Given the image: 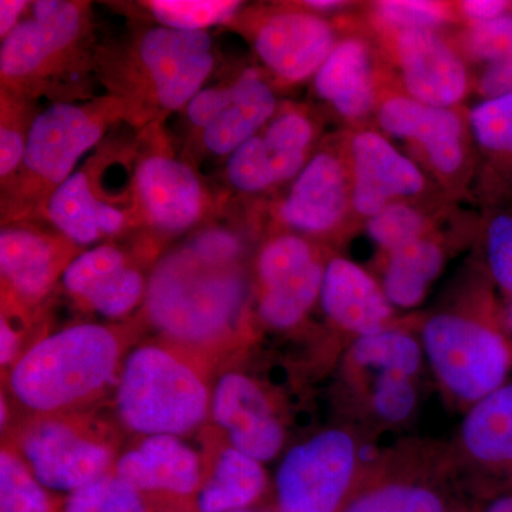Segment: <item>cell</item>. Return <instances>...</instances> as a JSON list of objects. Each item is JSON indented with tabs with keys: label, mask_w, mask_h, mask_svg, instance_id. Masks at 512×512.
Listing matches in <instances>:
<instances>
[{
	"label": "cell",
	"mask_w": 512,
	"mask_h": 512,
	"mask_svg": "<svg viewBox=\"0 0 512 512\" xmlns=\"http://www.w3.org/2000/svg\"><path fill=\"white\" fill-rule=\"evenodd\" d=\"M136 140L104 144L50 198L46 221L77 247L141 227L133 183Z\"/></svg>",
	"instance_id": "obj_7"
},
{
	"label": "cell",
	"mask_w": 512,
	"mask_h": 512,
	"mask_svg": "<svg viewBox=\"0 0 512 512\" xmlns=\"http://www.w3.org/2000/svg\"><path fill=\"white\" fill-rule=\"evenodd\" d=\"M0 512H55L46 488L10 447L0 453Z\"/></svg>",
	"instance_id": "obj_32"
},
{
	"label": "cell",
	"mask_w": 512,
	"mask_h": 512,
	"mask_svg": "<svg viewBox=\"0 0 512 512\" xmlns=\"http://www.w3.org/2000/svg\"><path fill=\"white\" fill-rule=\"evenodd\" d=\"M348 207V178L342 163L319 153L306 163L279 207L286 227L305 234H323L339 224Z\"/></svg>",
	"instance_id": "obj_22"
},
{
	"label": "cell",
	"mask_w": 512,
	"mask_h": 512,
	"mask_svg": "<svg viewBox=\"0 0 512 512\" xmlns=\"http://www.w3.org/2000/svg\"><path fill=\"white\" fill-rule=\"evenodd\" d=\"M266 488L264 466L237 448L227 447L215 458L210 477L195 495L198 512L248 510Z\"/></svg>",
	"instance_id": "obj_27"
},
{
	"label": "cell",
	"mask_w": 512,
	"mask_h": 512,
	"mask_svg": "<svg viewBox=\"0 0 512 512\" xmlns=\"http://www.w3.org/2000/svg\"><path fill=\"white\" fill-rule=\"evenodd\" d=\"M423 228L424 220L420 212L404 204H389L367 222L370 238L390 252L420 239Z\"/></svg>",
	"instance_id": "obj_36"
},
{
	"label": "cell",
	"mask_w": 512,
	"mask_h": 512,
	"mask_svg": "<svg viewBox=\"0 0 512 512\" xmlns=\"http://www.w3.org/2000/svg\"><path fill=\"white\" fill-rule=\"evenodd\" d=\"M256 274L261 285L259 318L271 328L289 329L318 301L325 268L308 241L289 234L261 249Z\"/></svg>",
	"instance_id": "obj_14"
},
{
	"label": "cell",
	"mask_w": 512,
	"mask_h": 512,
	"mask_svg": "<svg viewBox=\"0 0 512 512\" xmlns=\"http://www.w3.org/2000/svg\"><path fill=\"white\" fill-rule=\"evenodd\" d=\"M470 123L485 151L512 161V93L478 104L471 110Z\"/></svg>",
	"instance_id": "obj_35"
},
{
	"label": "cell",
	"mask_w": 512,
	"mask_h": 512,
	"mask_svg": "<svg viewBox=\"0 0 512 512\" xmlns=\"http://www.w3.org/2000/svg\"><path fill=\"white\" fill-rule=\"evenodd\" d=\"M251 40L266 69L286 83H299L318 73L336 46L328 20L303 9L262 16L252 26Z\"/></svg>",
	"instance_id": "obj_16"
},
{
	"label": "cell",
	"mask_w": 512,
	"mask_h": 512,
	"mask_svg": "<svg viewBox=\"0 0 512 512\" xmlns=\"http://www.w3.org/2000/svg\"><path fill=\"white\" fill-rule=\"evenodd\" d=\"M126 101L106 93L80 101L53 103L39 111L30 128L19 170L2 185V225L47 222L50 198L79 168L107 131L127 123Z\"/></svg>",
	"instance_id": "obj_3"
},
{
	"label": "cell",
	"mask_w": 512,
	"mask_h": 512,
	"mask_svg": "<svg viewBox=\"0 0 512 512\" xmlns=\"http://www.w3.org/2000/svg\"><path fill=\"white\" fill-rule=\"evenodd\" d=\"M487 258L494 281L512 301V215H497L488 225Z\"/></svg>",
	"instance_id": "obj_40"
},
{
	"label": "cell",
	"mask_w": 512,
	"mask_h": 512,
	"mask_svg": "<svg viewBox=\"0 0 512 512\" xmlns=\"http://www.w3.org/2000/svg\"><path fill=\"white\" fill-rule=\"evenodd\" d=\"M342 512H454L439 491L426 484L392 481L356 494Z\"/></svg>",
	"instance_id": "obj_31"
},
{
	"label": "cell",
	"mask_w": 512,
	"mask_h": 512,
	"mask_svg": "<svg viewBox=\"0 0 512 512\" xmlns=\"http://www.w3.org/2000/svg\"><path fill=\"white\" fill-rule=\"evenodd\" d=\"M315 90L348 119L365 116L372 109V62L365 43L343 40L315 74Z\"/></svg>",
	"instance_id": "obj_25"
},
{
	"label": "cell",
	"mask_w": 512,
	"mask_h": 512,
	"mask_svg": "<svg viewBox=\"0 0 512 512\" xmlns=\"http://www.w3.org/2000/svg\"><path fill=\"white\" fill-rule=\"evenodd\" d=\"M234 512H272V511H265V510H251V508H248V510H241V511H234ZM275 512V511H274Z\"/></svg>",
	"instance_id": "obj_48"
},
{
	"label": "cell",
	"mask_w": 512,
	"mask_h": 512,
	"mask_svg": "<svg viewBox=\"0 0 512 512\" xmlns=\"http://www.w3.org/2000/svg\"><path fill=\"white\" fill-rule=\"evenodd\" d=\"M466 49L485 63L512 56V10L500 18L474 23L466 35Z\"/></svg>",
	"instance_id": "obj_39"
},
{
	"label": "cell",
	"mask_w": 512,
	"mask_h": 512,
	"mask_svg": "<svg viewBox=\"0 0 512 512\" xmlns=\"http://www.w3.org/2000/svg\"><path fill=\"white\" fill-rule=\"evenodd\" d=\"M20 457L46 490L70 494L114 471V451L69 421H37L23 433Z\"/></svg>",
	"instance_id": "obj_12"
},
{
	"label": "cell",
	"mask_w": 512,
	"mask_h": 512,
	"mask_svg": "<svg viewBox=\"0 0 512 512\" xmlns=\"http://www.w3.org/2000/svg\"><path fill=\"white\" fill-rule=\"evenodd\" d=\"M92 3L37 0L28 15L2 40L0 92L55 103L93 99L84 89L97 76Z\"/></svg>",
	"instance_id": "obj_2"
},
{
	"label": "cell",
	"mask_w": 512,
	"mask_h": 512,
	"mask_svg": "<svg viewBox=\"0 0 512 512\" xmlns=\"http://www.w3.org/2000/svg\"><path fill=\"white\" fill-rule=\"evenodd\" d=\"M59 512H147V505L143 495L111 471L67 494Z\"/></svg>",
	"instance_id": "obj_34"
},
{
	"label": "cell",
	"mask_w": 512,
	"mask_h": 512,
	"mask_svg": "<svg viewBox=\"0 0 512 512\" xmlns=\"http://www.w3.org/2000/svg\"><path fill=\"white\" fill-rule=\"evenodd\" d=\"M461 9L474 23H483L511 12L512 3L507 0H466L461 3Z\"/></svg>",
	"instance_id": "obj_44"
},
{
	"label": "cell",
	"mask_w": 512,
	"mask_h": 512,
	"mask_svg": "<svg viewBox=\"0 0 512 512\" xmlns=\"http://www.w3.org/2000/svg\"><path fill=\"white\" fill-rule=\"evenodd\" d=\"M468 456L494 470L512 471V383L473 404L461 429Z\"/></svg>",
	"instance_id": "obj_26"
},
{
	"label": "cell",
	"mask_w": 512,
	"mask_h": 512,
	"mask_svg": "<svg viewBox=\"0 0 512 512\" xmlns=\"http://www.w3.org/2000/svg\"><path fill=\"white\" fill-rule=\"evenodd\" d=\"M247 295V279L237 264L208 261L184 244L157 262L144 302L148 318L165 336L207 345L234 329Z\"/></svg>",
	"instance_id": "obj_4"
},
{
	"label": "cell",
	"mask_w": 512,
	"mask_h": 512,
	"mask_svg": "<svg viewBox=\"0 0 512 512\" xmlns=\"http://www.w3.org/2000/svg\"><path fill=\"white\" fill-rule=\"evenodd\" d=\"M319 302L333 323L359 338L383 330L392 315L389 299L375 279L345 258L325 266Z\"/></svg>",
	"instance_id": "obj_23"
},
{
	"label": "cell",
	"mask_w": 512,
	"mask_h": 512,
	"mask_svg": "<svg viewBox=\"0 0 512 512\" xmlns=\"http://www.w3.org/2000/svg\"><path fill=\"white\" fill-rule=\"evenodd\" d=\"M30 3L26 0H2L0 2V39H5L25 16Z\"/></svg>",
	"instance_id": "obj_45"
},
{
	"label": "cell",
	"mask_w": 512,
	"mask_h": 512,
	"mask_svg": "<svg viewBox=\"0 0 512 512\" xmlns=\"http://www.w3.org/2000/svg\"><path fill=\"white\" fill-rule=\"evenodd\" d=\"M123 339L96 323L69 326L20 355L9 375L10 392L36 413L63 412L94 399L119 377Z\"/></svg>",
	"instance_id": "obj_5"
},
{
	"label": "cell",
	"mask_w": 512,
	"mask_h": 512,
	"mask_svg": "<svg viewBox=\"0 0 512 512\" xmlns=\"http://www.w3.org/2000/svg\"><path fill=\"white\" fill-rule=\"evenodd\" d=\"M357 447L332 429L291 448L275 477V512H342L355 497Z\"/></svg>",
	"instance_id": "obj_10"
},
{
	"label": "cell",
	"mask_w": 512,
	"mask_h": 512,
	"mask_svg": "<svg viewBox=\"0 0 512 512\" xmlns=\"http://www.w3.org/2000/svg\"><path fill=\"white\" fill-rule=\"evenodd\" d=\"M40 110L36 101L0 92V183L6 184L19 170L33 120Z\"/></svg>",
	"instance_id": "obj_33"
},
{
	"label": "cell",
	"mask_w": 512,
	"mask_h": 512,
	"mask_svg": "<svg viewBox=\"0 0 512 512\" xmlns=\"http://www.w3.org/2000/svg\"><path fill=\"white\" fill-rule=\"evenodd\" d=\"M352 359L357 366L370 367L380 373L413 377L420 369L423 346L409 333L383 329L357 339Z\"/></svg>",
	"instance_id": "obj_30"
},
{
	"label": "cell",
	"mask_w": 512,
	"mask_h": 512,
	"mask_svg": "<svg viewBox=\"0 0 512 512\" xmlns=\"http://www.w3.org/2000/svg\"><path fill=\"white\" fill-rule=\"evenodd\" d=\"M45 222H12L0 231L2 311L25 312L52 292L64 271L84 249Z\"/></svg>",
	"instance_id": "obj_11"
},
{
	"label": "cell",
	"mask_w": 512,
	"mask_h": 512,
	"mask_svg": "<svg viewBox=\"0 0 512 512\" xmlns=\"http://www.w3.org/2000/svg\"><path fill=\"white\" fill-rule=\"evenodd\" d=\"M211 414L227 433L231 447L259 463L274 460L284 446V429L265 393L242 373L221 377L212 392Z\"/></svg>",
	"instance_id": "obj_18"
},
{
	"label": "cell",
	"mask_w": 512,
	"mask_h": 512,
	"mask_svg": "<svg viewBox=\"0 0 512 512\" xmlns=\"http://www.w3.org/2000/svg\"><path fill=\"white\" fill-rule=\"evenodd\" d=\"M478 90L485 100L498 99L512 93V56L487 63Z\"/></svg>",
	"instance_id": "obj_42"
},
{
	"label": "cell",
	"mask_w": 512,
	"mask_h": 512,
	"mask_svg": "<svg viewBox=\"0 0 512 512\" xmlns=\"http://www.w3.org/2000/svg\"><path fill=\"white\" fill-rule=\"evenodd\" d=\"M114 473L141 495H197L202 484L200 454L175 436H148L116 461Z\"/></svg>",
	"instance_id": "obj_20"
},
{
	"label": "cell",
	"mask_w": 512,
	"mask_h": 512,
	"mask_svg": "<svg viewBox=\"0 0 512 512\" xmlns=\"http://www.w3.org/2000/svg\"><path fill=\"white\" fill-rule=\"evenodd\" d=\"M352 202L359 214L375 215L397 197L423 188L419 168L375 131H362L352 140Z\"/></svg>",
	"instance_id": "obj_21"
},
{
	"label": "cell",
	"mask_w": 512,
	"mask_h": 512,
	"mask_svg": "<svg viewBox=\"0 0 512 512\" xmlns=\"http://www.w3.org/2000/svg\"><path fill=\"white\" fill-rule=\"evenodd\" d=\"M379 123L394 137L417 141L441 174L456 173L463 164V128L451 110L427 106L412 97H392L380 107Z\"/></svg>",
	"instance_id": "obj_24"
},
{
	"label": "cell",
	"mask_w": 512,
	"mask_h": 512,
	"mask_svg": "<svg viewBox=\"0 0 512 512\" xmlns=\"http://www.w3.org/2000/svg\"><path fill=\"white\" fill-rule=\"evenodd\" d=\"M372 404L380 419L389 423L406 420L417 404V393L412 377L380 373L373 387Z\"/></svg>",
	"instance_id": "obj_37"
},
{
	"label": "cell",
	"mask_w": 512,
	"mask_h": 512,
	"mask_svg": "<svg viewBox=\"0 0 512 512\" xmlns=\"http://www.w3.org/2000/svg\"><path fill=\"white\" fill-rule=\"evenodd\" d=\"M313 134L312 121L301 111L279 114L228 157L229 184L241 192H259L298 177Z\"/></svg>",
	"instance_id": "obj_15"
},
{
	"label": "cell",
	"mask_w": 512,
	"mask_h": 512,
	"mask_svg": "<svg viewBox=\"0 0 512 512\" xmlns=\"http://www.w3.org/2000/svg\"><path fill=\"white\" fill-rule=\"evenodd\" d=\"M275 94L256 70H245L227 86L204 87L185 114L200 131L208 153L229 157L274 117Z\"/></svg>",
	"instance_id": "obj_13"
},
{
	"label": "cell",
	"mask_w": 512,
	"mask_h": 512,
	"mask_svg": "<svg viewBox=\"0 0 512 512\" xmlns=\"http://www.w3.org/2000/svg\"><path fill=\"white\" fill-rule=\"evenodd\" d=\"M210 389L177 350L144 345L131 352L117 377L116 409L128 430L183 437L211 412Z\"/></svg>",
	"instance_id": "obj_6"
},
{
	"label": "cell",
	"mask_w": 512,
	"mask_h": 512,
	"mask_svg": "<svg viewBox=\"0 0 512 512\" xmlns=\"http://www.w3.org/2000/svg\"><path fill=\"white\" fill-rule=\"evenodd\" d=\"M62 282L74 301L109 319L130 315L146 299L148 285L133 258L114 244L84 249Z\"/></svg>",
	"instance_id": "obj_17"
},
{
	"label": "cell",
	"mask_w": 512,
	"mask_h": 512,
	"mask_svg": "<svg viewBox=\"0 0 512 512\" xmlns=\"http://www.w3.org/2000/svg\"><path fill=\"white\" fill-rule=\"evenodd\" d=\"M244 3L237 0H148L133 3L147 18L163 28L185 32H208L214 26H227Z\"/></svg>",
	"instance_id": "obj_29"
},
{
	"label": "cell",
	"mask_w": 512,
	"mask_h": 512,
	"mask_svg": "<svg viewBox=\"0 0 512 512\" xmlns=\"http://www.w3.org/2000/svg\"><path fill=\"white\" fill-rule=\"evenodd\" d=\"M397 55L404 87L412 99L440 109L463 99L467 92L466 67L433 30H400Z\"/></svg>",
	"instance_id": "obj_19"
},
{
	"label": "cell",
	"mask_w": 512,
	"mask_h": 512,
	"mask_svg": "<svg viewBox=\"0 0 512 512\" xmlns=\"http://www.w3.org/2000/svg\"><path fill=\"white\" fill-rule=\"evenodd\" d=\"M136 138L134 194L141 227L178 235L200 225L211 208L197 171L175 154L164 124H153Z\"/></svg>",
	"instance_id": "obj_9"
},
{
	"label": "cell",
	"mask_w": 512,
	"mask_h": 512,
	"mask_svg": "<svg viewBox=\"0 0 512 512\" xmlns=\"http://www.w3.org/2000/svg\"><path fill=\"white\" fill-rule=\"evenodd\" d=\"M376 13L386 25L407 29H431L448 18L446 6L429 0H384Z\"/></svg>",
	"instance_id": "obj_38"
},
{
	"label": "cell",
	"mask_w": 512,
	"mask_h": 512,
	"mask_svg": "<svg viewBox=\"0 0 512 512\" xmlns=\"http://www.w3.org/2000/svg\"><path fill=\"white\" fill-rule=\"evenodd\" d=\"M510 320H511V323H512V308H511V312H510Z\"/></svg>",
	"instance_id": "obj_49"
},
{
	"label": "cell",
	"mask_w": 512,
	"mask_h": 512,
	"mask_svg": "<svg viewBox=\"0 0 512 512\" xmlns=\"http://www.w3.org/2000/svg\"><path fill=\"white\" fill-rule=\"evenodd\" d=\"M441 265V249L426 239H417L392 252L383 281L390 305L403 309L419 305L430 282L439 275Z\"/></svg>",
	"instance_id": "obj_28"
},
{
	"label": "cell",
	"mask_w": 512,
	"mask_h": 512,
	"mask_svg": "<svg viewBox=\"0 0 512 512\" xmlns=\"http://www.w3.org/2000/svg\"><path fill=\"white\" fill-rule=\"evenodd\" d=\"M421 346L441 384L467 403L505 384L512 345L500 329L460 315L433 316L421 332Z\"/></svg>",
	"instance_id": "obj_8"
},
{
	"label": "cell",
	"mask_w": 512,
	"mask_h": 512,
	"mask_svg": "<svg viewBox=\"0 0 512 512\" xmlns=\"http://www.w3.org/2000/svg\"><path fill=\"white\" fill-rule=\"evenodd\" d=\"M215 66L208 32H185L153 25L138 29L121 46H100L97 79L107 93L126 101L127 124L143 130L164 124L185 109Z\"/></svg>",
	"instance_id": "obj_1"
},
{
	"label": "cell",
	"mask_w": 512,
	"mask_h": 512,
	"mask_svg": "<svg viewBox=\"0 0 512 512\" xmlns=\"http://www.w3.org/2000/svg\"><path fill=\"white\" fill-rule=\"evenodd\" d=\"M20 332L8 313L2 312L0 319V363L2 367L13 366L19 360Z\"/></svg>",
	"instance_id": "obj_43"
},
{
	"label": "cell",
	"mask_w": 512,
	"mask_h": 512,
	"mask_svg": "<svg viewBox=\"0 0 512 512\" xmlns=\"http://www.w3.org/2000/svg\"><path fill=\"white\" fill-rule=\"evenodd\" d=\"M343 5L345 3L339 0H308L302 3L303 8L318 10V12H329V10L342 8Z\"/></svg>",
	"instance_id": "obj_47"
},
{
	"label": "cell",
	"mask_w": 512,
	"mask_h": 512,
	"mask_svg": "<svg viewBox=\"0 0 512 512\" xmlns=\"http://www.w3.org/2000/svg\"><path fill=\"white\" fill-rule=\"evenodd\" d=\"M187 245L201 258L217 264H237L242 252L237 235L222 228L198 232Z\"/></svg>",
	"instance_id": "obj_41"
},
{
	"label": "cell",
	"mask_w": 512,
	"mask_h": 512,
	"mask_svg": "<svg viewBox=\"0 0 512 512\" xmlns=\"http://www.w3.org/2000/svg\"><path fill=\"white\" fill-rule=\"evenodd\" d=\"M477 512H512V488L488 498Z\"/></svg>",
	"instance_id": "obj_46"
}]
</instances>
